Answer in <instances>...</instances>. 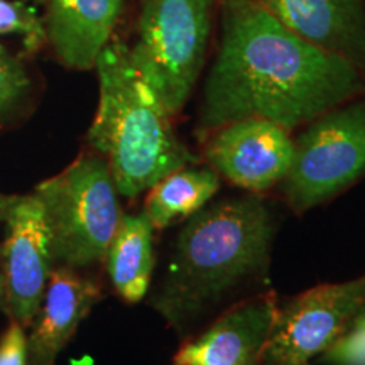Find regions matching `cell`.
I'll return each instance as SVG.
<instances>
[{"mask_svg":"<svg viewBox=\"0 0 365 365\" xmlns=\"http://www.w3.org/2000/svg\"><path fill=\"white\" fill-rule=\"evenodd\" d=\"M365 90L364 73L276 19L259 0H223L220 46L203 86V134L242 118L286 129L350 102Z\"/></svg>","mask_w":365,"mask_h":365,"instance_id":"1","label":"cell"},{"mask_svg":"<svg viewBox=\"0 0 365 365\" xmlns=\"http://www.w3.org/2000/svg\"><path fill=\"white\" fill-rule=\"evenodd\" d=\"M274 237V208L257 193L203 207L178 234L150 304L178 333H186L242 289L266 279Z\"/></svg>","mask_w":365,"mask_h":365,"instance_id":"2","label":"cell"},{"mask_svg":"<svg viewBox=\"0 0 365 365\" xmlns=\"http://www.w3.org/2000/svg\"><path fill=\"white\" fill-rule=\"evenodd\" d=\"M95 68L100 100L88 143L107 158L118 193L135 198L170 173L196 164L198 159L173 130L171 115L132 61L130 46L110 39Z\"/></svg>","mask_w":365,"mask_h":365,"instance_id":"3","label":"cell"},{"mask_svg":"<svg viewBox=\"0 0 365 365\" xmlns=\"http://www.w3.org/2000/svg\"><path fill=\"white\" fill-rule=\"evenodd\" d=\"M43 205L53 259L80 269L102 262L120 222L118 191L100 156H81L36 190Z\"/></svg>","mask_w":365,"mask_h":365,"instance_id":"4","label":"cell"},{"mask_svg":"<svg viewBox=\"0 0 365 365\" xmlns=\"http://www.w3.org/2000/svg\"><path fill=\"white\" fill-rule=\"evenodd\" d=\"M213 0H140L132 61L170 115L188 102L202 75Z\"/></svg>","mask_w":365,"mask_h":365,"instance_id":"5","label":"cell"},{"mask_svg":"<svg viewBox=\"0 0 365 365\" xmlns=\"http://www.w3.org/2000/svg\"><path fill=\"white\" fill-rule=\"evenodd\" d=\"M365 175V100L346 102L309 122L294 140L282 193L294 213L335 198Z\"/></svg>","mask_w":365,"mask_h":365,"instance_id":"6","label":"cell"},{"mask_svg":"<svg viewBox=\"0 0 365 365\" xmlns=\"http://www.w3.org/2000/svg\"><path fill=\"white\" fill-rule=\"evenodd\" d=\"M365 304V274L314 286L277 304L259 365H308L327 352Z\"/></svg>","mask_w":365,"mask_h":365,"instance_id":"7","label":"cell"},{"mask_svg":"<svg viewBox=\"0 0 365 365\" xmlns=\"http://www.w3.org/2000/svg\"><path fill=\"white\" fill-rule=\"evenodd\" d=\"M6 242L0 250L6 276L7 313L21 325L34 322L51 274L53 250L38 195L7 196L0 207Z\"/></svg>","mask_w":365,"mask_h":365,"instance_id":"8","label":"cell"},{"mask_svg":"<svg viewBox=\"0 0 365 365\" xmlns=\"http://www.w3.org/2000/svg\"><path fill=\"white\" fill-rule=\"evenodd\" d=\"M208 135V166L250 193L259 195L279 185L293 163L294 139L289 129L266 118H242Z\"/></svg>","mask_w":365,"mask_h":365,"instance_id":"9","label":"cell"},{"mask_svg":"<svg viewBox=\"0 0 365 365\" xmlns=\"http://www.w3.org/2000/svg\"><path fill=\"white\" fill-rule=\"evenodd\" d=\"M277 304L272 291L232 304L202 335L181 345L173 365H259Z\"/></svg>","mask_w":365,"mask_h":365,"instance_id":"10","label":"cell"},{"mask_svg":"<svg viewBox=\"0 0 365 365\" xmlns=\"http://www.w3.org/2000/svg\"><path fill=\"white\" fill-rule=\"evenodd\" d=\"M287 29L365 73V0H259Z\"/></svg>","mask_w":365,"mask_h":365,"instance_id":"11","label":"cell"},{"mask_svg":"<svg viewBox=\"0 0 365 365\" xmlns=\"http://www.w3.org/2000/svg\"><path fill=\"white\" fill-rule=\"evenodd\" d=\"M98 282L61 266L49 274L29 345L31 365H53L90 309L98 303Z\"/></svg>","mask_w":365,"mask_h":365,"instance_id":"12","label":"cell"},{"mask_svg":"<svg viewBox=\"0 0 365 365\" xmlns=\"http://www.w3.org/2000/svg\"><path fill=\"white\" fill-rule=\"evenodd\" d=\"M124 0H48L46 33L59 61L91 70L112 39Z\"/></svg>","mask_w":365,"mask_h":365,"instance_id":"13","label":"cell"},{"mask_svg":"<svg viewBox=\"0 0 365 365\" xmlns=\"http://www.w3.org/2000/svg\"><path fill=\"white\" fill-rule=\"evenodd\" d=\"M103 261L117 294L139 303L148 294L154 271V227L145 213L122 215Z\"/></svg>","mask_w":365,"mask_h":365,"instance_id":"14","label":"cell"},{"mask_svg":"<svg viewBox=\"0 0 365 365\" xmlns=\"http://www.w3.org/2000/svg\"><path fill=\"white\" fill-rule=\"evenodd\" d=\"M220 190V176L212 168L185 166L159 180L150 188L144 213L154 228L188 220L207 207Z\"/></svg>","mask_w":365,"mask_h":365,"instance_id":"15","label":"cell"},{"mask_svg":"<svg viewBox=\"0 0 365 365\" xmlns=\"http://www.w3.org/2000/svg\"><path fill=\"white\" fill-rule=\"evenodd\" d=\"M9 34L22 36L29 51H36L48 39L46 22L24 0H0V36Z\"/></svg>","mask_w":365,"mask_h":365,"instance_id":"16","label":"cell"},{"mask_svg":"<svg viewBox=\"0 0 365 365\" xmlns=\"http://www.w3.org/2000/svg\"><path fill=\"white\" fill-rule=\"evenodd\" d=\"M323 360L330 365H365V304L339 340L323 352Z\"/></svg>","mask_w":365,"mask_h":365,"instance_id":"17","label":"cell"},{"mask_svg":"<svg viewBox=\"0 0 365 365\" xmlns=\"http://www.w3.org/2000/svg\"><path fill=\"white\" fill-rule=\"evenodd\" d=\"M29 86L24 66L0 46V113L11 108Z\"/></svg>","mask_w":365,"mask_h":365,"instance_id":"18","label":"cell"},{"mask_svg":"<svg viewBox=\"0 0 365 365\" xmlns=\"http://www.w3.org/2000/svg\"><path fill=\"white\" fill-rule=\"evenodd\" d=\"M22 327L24 325L14 319L12 325L0 336V365L29 364V345Z\"/></svg>","mask_w":365,"mask_h":365,"instance_id":"19","label":"cell"},{"mask_svg":"<svg viewBox=\"0 0 365 365\" xmlns=\"http://www.w3.org/2000/svg\"><path fill=\"white\" fill-rule=\"evenodd\" d=\"M0 309L7 312V293H6V276H4L2 254H0Z\"/></svg>","mask_w":365,"mask_h":365,"instance_id":"20","label":"cell"},{"mask_svg":"<svg viewBox=\"0 0 365 365\" xmlns=\"http://www.w3.org/2000/svg\"><path fill=\"white\" fill-rule=\"evenodd\" d=\"M6 200H7V196L0 195V207H2V205H4V203H6Z\"/></svg>","mask_w":365,"mask_h":365,"instance_id":"21","label":"cell"}]
</instances>
